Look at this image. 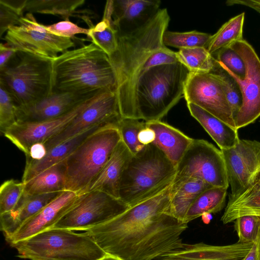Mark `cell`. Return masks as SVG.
<instances>
[{
	"instance_id": "cell-1",
	"label": "cell",
	"mask_w": 260,
	"mask_h": 260,
	"mask_svg": "<svg viewBox=\"0 0 260 260\" xmlns=\"http://www.w3.org/2000/svg\"><path fill=\"white\" fill-rule=\"evenodd\" d=\"M170 186L84 232L106 253L121 260H154L180 247L188 225L169 212Z\"/></svg>"
},
{
	"instance_id": "cell-2",
	"label": "cell",
	"mask_w": 260,
	"mask_h": 260,
	"mask_svg": "<svg viewBox=\"0 0 260 260\" xmlns=\"http://www.w3.org/2000/svg\"><path fill=\"white\" fill-rule=\"evenodd\" d=\"M170 20L167 9H160L145 24L133 31L118 34V47L109 56L116 78V92L123 118L138 119V81L147 71L153 53L165 46L163 36Z\"/></svg>"
},
{
	"instance_id": "cell-3",
	"label": "cell",
	"mask_w": 260,
	"mask_h": 260,
	"mask_svg": "<svg viewBox=\"0 0 260 260\" xmlns=\"http://www.w3.org/2000/svg\"><path fill=\"white\" fill-rule=\"evenodd\" d=\"M116 88L109 56L92 43L67 50L52 60V92L90 95Z\"/></svg>"
},
{
	"instance_id": "cell-4",
	"label": "cell",
	"mask_w": 260,
	"mask_h": 260,
	"mask_svg": "<svg viewBox=\"0 0 260 260\" xmlns=\"http://www.w3.org/2000/svg\"><path fill=\"white\" fill-rule=\"evenodd\" d=\"M176 166L154 144L132 155L122 173L119 199L129 207L150 199L172 184Z\"/></svg>"
},
{
	"instance_id": "cell-5",
	"label": "cell",
	"mask_w": 260,
	"mask_h": 260,
	"mask_svg": "<svg viewBox=\"0 0 260 260\" xmlns=\"http://www.w3.org/2000/svg\"><path fill=\"white\" fill-rule=\"evenodd\" d=\"M179 62L153 67L140 77L137 85L138 119L160 120L184 97L189 73Z\"/></svg>"
},
{
	"instance_id": "cell-6",
	"label": "cell",
	"mask_w": 260,
	"mask_h": 260,
	"mask_svg": "<svg viewBox=\"0 0 260 260\" xmlns=\"http://www.w3.org/2000/svg\"><path fill=\"white\" fill-rule=\"evenodd\" d=\"M30 260H98L106 253L86 233L52 228L11 245Z\"/></svg>"
},
{
	"instance_id": "cell-7",
	"label": "cell",
	"mask_w": 260,
	"mask_h": 260,
	"mask_svg": "<svg viewBox=\"0 0 260 260\" xmlns=\"http://www.w3.org/2000/svg\"><path fill=\"white\" fill-rule=\"evenodd\" d=\"M0 85L19 107L34 104L52 93V60L18 51L0 69Z\"/></svg>"
},
{
	"instance_id": "cell-8",
	"label": "cell",
	"mask_w": 260,
	"mask_h": 260,
	"mask_svg": "<svg viewBox=\"0 0 260 260\" xmlns=\"http://www.w3.org/2000/svg\"><path fill=\"white\" fill-rule=\"evenodd\" d=\"M121 138L118 128H102L89 136L66 159V190L86 192L110 158Z\"/></svg>"
},
{
	"instance_id": "cell-9",
	"label": "cell",
	"mask_w": 260,
	"mask_h": 260,
	"mask_svg": "<svg viewBox=\"0 0 260 260\" xmlns=\"http://www.w3.org/2000/svg\"><path fill=\"white\" fill-rule=\"evenodd\" d=\"M3 39L17 52L50 60L75 46L72 39L51 33L30 13H26L18 25L10 27Z\"/></svg>"
},
{
	"instance_id": "cell-10",
	"label": "cell",
	"mask_w": 260,
	"mask_h": 260,
	"mask_svg": "<svg viewBox=\"0 0 260 260\" xmlns=\"http://www.w3.org/2000/svg\"><path fill=\"white\" fill-rule=\"evenodd\" d=\"M129 207L106 192L88 191L78 194L73 207L52 228L85 231L117 216Z\"/></svg>"
},
{
	"instance_id": "cell-11",
	"label": "cell",
	"mask_w": 260,
	"mask_h": 260,
	"mask_svg": "<svg viewBox=\"0 0 260 260\" xmlns=\"http://www.w3.org/2000/svg\"><path fill=\"white\" fill-rule=\"evenodd\" d=\"M176 177L195 178L212 187L229 186L221 150L203 139H193L176 166Z\"/></svg>"
},
{
	"instance_id": "cell-12",
	"label": "cell",
	"mask_w": 260,
	"mask_h": 260,
	"mask_svg": "<svg viewBox=\"0 0 260 260\" xmlns=\"http://www.w3.org/2000/svg\"><path fill=\"white\" fill-rule=\"evenodd\" d=\"M229 47L238 53L244 61L245 73L243 78L239 77L215 60L234 79L240 88L242 103L235 119L238 129L254 122L260 116V59L252 46L244 39L233 43Z\"/></svg>"
},
{
	"instance_id": "cell-13",
	"label": "cell",
	"mask_w": 260,
	"mask_h": 260,
	"mask_svg": "<svg viewBox=\"0 0 260 260\" xmlns=\"http://www.w3.org/2000/svg\"><path fill=\"white\" fill-rule=\"evenodd\" d=\"M122 118L116 89L105 90L61 131L44 144L48 151L54 146L96 125L104 124L117 128Z\"/></svg>"
},
{
	"instance_id": "cell-14",
	"label": "cell",
	"mask_w": 260,
	"mask_h": 260,
	"mask_svg": "<svg viewBox=\"0 0 260 260\" xmlns=\"http://www.w3.org/2000/svg\"><path fill=\"white\" fill-rule=\"evenodd\" d=\"M184 98L186 103L197 105L237 129L221 84L213 72H190L185 85Z\"/></svg>"
},
{
	"instance_id": "cell-15",
	"label": "cell",
	"mask_w": 260,
	"mask_h": 260,
	"mask_svg": "<svg viewBox=\"0 0 260 260\" xmlns=\"http://www.w3.org/2000/svg\"><path fill=\"white\" fill-rule=\"evenodd\" d=\"M103 91L89 98L60 117L38 122H17L3 135L26 155L32 145L37 143H44L61 131Z\"/></svg>"
},
{
	"instance_id": "cell-16",
	"label": "cell",
	"mask_w": 260,
	"mask_h": 260,
	"mask_svg": "<svg viewBox=\"0 0 260 260\" xmlns=\"http://www.w3.org/2000/svg\"><path fill=\"white\" fill-rule=\"evenodd\" d=\"M221 151L231 186L230 193L236 194L260 175V142L240 139L234 147Z\"/></svg>"
},
{
	"instance_id": "cell-17",
	"label": "cell",
	"mask_w": 260,
	"mask_h": 260,
	"mask_svg": "<svg viewBox=\"0 0 260 260\" xmlns=\"http://www.w3.org/2000/svg\"><path fill=\"white\" fill-rule=\"evenodd\" d=\"M78 194L64 190L37 214L26 220L11 235L6 237L10 245L52 229L73 207Z\"/></svg>"
},
{
	"instance_id": "cell-18",
	"label": "cell",
	"mask_w": 260,
	"mask_h": 260,
	"mask_svg": "<svg viewBox=\"0 0 260 260\" xmlns=\"http://www.w3.org/2000/svg\"><path fill=\"white\" fill-rule=\"evenodd\" d=\"M100 92L90 95L52 92L34 104L19 107L17 122H38L57 118L69 112L85 100Z\"/></svg>"
},
{
	"instance_id": "cell-19",
	"label": "cell",
	"mask_w": 260,
	"mask_h": 260,
	"mask_svg": "<svg viewBox=\"0 0 260 260\" xmlns=\"http://www.w3.org/2000/svg\"><path fill=\"white\" fill-rule=\"evenodd\" d=\"M254 243L212 245L200 242L182 245L154 260H243Z\"/></svg>"
},
{
	"instance_id": "cell-20",
	"label": "cell",
	"mask_w": 260,
	"mask_h": 260,
	"mask_svg": "<svg viewBox=\"0 0 260 260\" xmlns=\"http://www.w3.org/2000/svg\"><path fill=\"white\" fill-rule=\"evenodd\" d=\"M158 0H113L112 20L119 34L138 29L159 10Z\"/></svg>"
},
{
	"instance_id": "cell-21",
	"label": "cell",
	"mask_w": 260,
	"mask_h": 260,
	"mask_svg": "<svg viewBox=\"0 0 260 260\" xmlns=\"http://www.w3.org/2000/svg\"><path fill=\"white\" fill-rule=\"evenodd\" d=\"M110 126L104 124L96 125L54 146L40 160H26L22 182H27L45 170L65 160L91 135L102 128Z\"/></svg>"
},
{
	"instance_id": "cell-22",
	"label": "cell",
	"mask_w": 260,
	"mask_h": 260,
	"mask_svg": "<svg viewBox=\"0 0 260 260\" xmlns=\"http://www.w3.org/2000/svg\"><path fill=\"white\" fill-rule=\"evenodd\" d=\"M62 192L35 195L23 192L13 209L0 215L1 230L5 238L13 234L26 220L37 214Z\"/></svg>"
},
{
	"instance_id": "cell-23",
	"label": "cell",
	"mask_w": 260,
	"mask_h": 260,
	"mask_svg": "<svg viewBox=\"0 0 260 260\" xmlns=\"http://www.w3.org/2000/svg\"><path fill=\"white\" fill-rule=\"evenodd\" d=\"M132 154L121 140L110 158L90 185L88 191L99 190L119 199L121 177Z\"/></svg>"
},
{
	"instance_id": "cell-24",
	"label": "cell",
	"mask_w": 260,
	"mask_h": 260,
	"mask_svg": "<svg viewBox=\"0 0 260 260\" xmlns=\"http://www.w3.org/2000/svg\"><path fill=\"white\" fill-rule=\"evenodd\" d=\"M212 187L197 178L175 176L170 186L169 212L183 222L188 209L197 197Z\"/></svg>"
},
{
	"instance_id": "cell-25",
	"label": "cell",
	"mask_w": 260,
	"mask_h": 260,
	"mask_svg": "<svg viewBox=\"0 0 260 260\" xmlns=\"http://www.w3.org/2000/svg\"><path fill=\"white\" fill-rule=\"evenodd\" d=\"M146 123L155 133L153 143L176 167L193 139L160 120L146 122Z\"/></svg>"
},
{
	"instance_id": "cell-26",
	"label": "cell",
	"mask_w": 260,
	"mask_h": 260,
	"mask_svg": "<svg viewBox=\"0 0 260 260\" xmlns=\"http://www.w3.org/2000/svg\"><path fill=\"white\" fill-rule=\"evenodd\" d=\"M260 217V175L236 194H229V201L221 221L225 224L243 216Z\"/></svg>"
},
{
	"instance_id": "cell-27",
	"label": "cell",
	"mask_w": 260,
	"mask_h": 260,
	"mask_svg": "<svg viewBox=\"0 0 260 260\" xmlns=\"http://www.w3.org/2000/svg\"><path fill=\"white\" fill-rule=\"evenodd\" d=\"M187 106L191 115L202 126L220 150L232 148L238 143L240 138L237 129L193 103H187Z\"/></svg>"
},
{
	"instance_id": "cell-28",
	"label": "cell",
	"mask_w": 260,
	"mask_h": 260,
	"mask_svg": "<svg viewBox=\"0 0 260 260\" xmlns=\"http://www.w3.org/2000/svg\"><path fill=\"white\" fill-rule=\"evenodd\" d=\"M67 170L66 159L45 170L24 184L23 193L35 195L66 190Z\"/></svg>"
},
{
	"instance_id": "cell-29",
	"label": "cell",
	"mask_w": 260,
	"mask_h": 260,
	"mask_svg": "<svg viewBox=\"0 0 260 260\" xmlns=\"http://www.w3.org/2000/svg\"><path fill=\"white\" fill-rule=\"evenodd\" d=\"M113 0L106 2L102 19L94 25L89 26L87 37L91 43L102 49L109 56L118 47V32L112 20Z\"/></svg>"
},
{
	"instance_id": "cell-30",
	"label": "cell",
	"mask_w": 260,
	"mask_h": 260,
	"mask_svg": "<svg viewBox=\"0 0 260 260\" xmlns=\"http://www.w3.org/2000/svg\"><path fill=\"white\" fill-rule=\"evenodd\" d=\"M227 189L212 187L202 192L188 209L183 222H189L205 214L217 213L223 208Z\"/></svg>"
},
{
	"instance_id": "cell-31",
	"label": "cell",
	"mask_w": 260,
	"mask_h": 260,
	"mask_svg": "<svg viewBox=\"0 0 260 260\" xmlns=\"http://www.w3.org/2000/svg\"><path fill=\"white\" fill-rule=\"evenodd\" d=\"M244 13L234 16L211 36L205 48L212 55L223 48L229 47L233 43L244 39Z\"/></svg>"
},
{
	"instance_id": "cell-32",
	"label": "cell",
	"mask_w": 260,
	"mask_h": 260,
	"mask_svg": "<svg viewBox=\"0 0 260 260\" xmlns=\"http://www.w3.org/2000/svg\"><path fill=\"white\" fill-rule=\"evenodd\" d=\"M84 0H27L25 11L30 13L49 14L69 20L76 10L83 5Z\"/></svg>"
},
{
	"instance_id": "cell-33",
	"label": "cell",
	"mask_w": 260,
	"mask_h": 260,
	"mask_svg": "<svg viewBox=\"0 0 260 260\" xmlns=\"http://www.w3.org/2000/svg\"><path fill=\"white\" fill-rule=\"evenodd\" d=\"M176 53L178 61L190 73H210L215 67L213 56L205 47L179 49Z\"/></svg>"
},
{
	"instance_id": "cell-34",
	"label": "cell",
	"mask_w": 260,
	"mask_h": 260,
	"mask_svg": "<svg viewBox=\"0 0 260 260\" xmlns=\"http://www.w3.org/2000/svg\"><path fill=\"white\" fill-rule=\"evenodd\" d=\"M212 35L196 30L186 32L166 31L163 36L164 45L179 49L206 47Z\"/></svg>"
},
{
	"instance_id": "cell-35",
	"label": "cell",
	"mask_w": 260,
	"mask_h": 260,
	"mask_svg": "<svg viewBox=\"0 0 260 260\" xmlns=\"http://www.w3.org/2000/svg\"><path fill=\"white\" fill-rule=\"evenodd\" d=\"M211 72L214 73L221 84L233 117L235 119L242 103V94L238 84L234 79L226 71L221 68L216 61L215 67Z\"/></svg>"
},
{
	"instance_id": "cell-36",
	"label": "cell",
	"mask_w": 260,
	"mask_h": 260,
	"mask_svg": "<svg viewBox=\"0 0 260 260\" xmlns=\"http://www.w3.org/2000/svg\"><path fill=\"white\" fill-rule=\"evenodd\" d=\"M27 0H0V38L24 16Z\"/></svg>"
},
{
	"instance_id": "cell-37",
	"label": "cell",
	"mask_w": 260,
	"mask_h": 260,
	"mask_svg": "<svg viewBox=\"0 0 260 260\" xmlns=\"http://www.w3.org/2000/svg\"><path fill=\"white\" fill-rule=\"evenodd\" d=\"M145 126V121L131 118H123L117 126L121 141L132 155L136 154L145 146L140 143L138 139L140 132Z\"/></svg>"
},
{
	"instance_id": "cell-38",
	"label": "cell",
	"mask_w": 260,
	"mask_h": 260,
	"mask_svg": "<svg viewBox=\"0 0 260 260\" xmlns=\"http://www.w3.org/2000/svg\"><path fill=\"white\" fill-rule=\"evenodd\" d=\"M19 107L10 92L0 85V131L2 134L17 122Z\"/></svg>"
},
{
	"instance_id": "cell-39",
	"label": "cell",
	"mask_w": 260,
	"mask_h": 260,
	"mask_svg": "<svg viewBox=\"0 0 260 260\" xmlns=\"http://www.w3.org/2000/svg\"><path fill=\"white\" fill-rule=\"evenodd\" d=\"M24 184L13 179L5 181L0 187V215L11 211L21 198Z\"/></svg>"
},
{
	"instance_id": "cell-40",
	"label": "cell",
	"mask_w": 260,
	"mask_h": 260,
	"mask_svg": "<svg viewBox=\"0 0 260 260\" xmlns=\"http://www.w3.org/2000/svg\"><path fill=\"white\" fill-rule=\"evenodd\" d=\"M260 217L248 215L238 217L234 221V229L240 243H254L258 228Z\"/></svg>"
},
{
	"instance_id": "cell-41",
	"label": "cell",
	"mask_w": 260,
	"mask_h": 260,
	"mask_svg": "<svg viewBox=\"0 0 260 260\" xmlns=\"http://www.w3.org/2000/svg\"><path fill=\"white\" fill-rule=\"evenodd\" d=\"M215 60L223 64L233 73L242 78L245 73L244 61L241 56L230 47L223 48L212 55Z\"/></svg>"
},
{
	"instance_id": "cell-42",
	"label": "cell",
	"mask_w": 260,
	"mask_h": 260,
	"mask_svg": "<svg viewBox=\"0 0 260 260\" xmlns=\"http://www.w3.org/2000/svg\"><path fill=\"white\" fill-rule=\"evenodd\" d=\"M45 26L48 31L54 35L71 39L77 34L87 36L89 32V28L80 27L69 20L61 21Z\"/></svg>"
},
{
	"instance_id": "cell-43",
	"label": "cell",
	"mask_w": 260,
	"mask_h": 260,
	"mask_svg": "<svg viewBox=\"0 0 260 260\" xmlns=\"http://www.w3.org/2000/svg\"><path fill=\"white\" fill-rule=\"evenodd\" d=\"M47 153L46 147L43 143H37L32 145L26 155V160H40L43 158Z\"/></svg>"
},
{
	"instance_id": "cell-44",
	"label": "cell",
	"mask_w": 260,
	"mask_h": 260,
	"mask_svg": "<svg viewBox=\"0 0 260 260\" xmlns=\"http://www.w3.org/2000/svg\"><path fill=\"white\" fill-rule=\"evenodd\" d=\"M17 51L6 43L0 44V69L3 68L13 57Z\"/></svg>"
},
{
	"instance_id": "cell-45",
	"label": "cell",
	"mask_w": 260,
	"mask_h": 260,
	"mask_svg": "<svg viewBox=\"0 0 260 260\" xmlns=\"http://www.w3.org/2000/svg\"><path fill=\"white\" fill-rule=\"evenodd\" d=\"M155 138L154 132L146 125L141 130L139 134L138 139L140 143L144 146L152 143Z\"/></svg>"
},
{
	"instance_id": "cell-46",
	"label": "cell",
	"mask_w": 260,
	"mask_h": 260,
	"mask_svg": "<svg viewBox=\"0 0 260 260\" xmlns=\"http://www.w3.org/2000/svg\"><path fill=\"white\" fill-rule=\"evenodd\" d=\"M225 3L227 6H244L260 13V0H228Z\"/></svg>"
},
{
	"instance_id": "cell-47",
	"label": "cell",
	"mask_w": 260,
	"mask_h": 260,
	"mask_svg": "<svg viewBox=\"0 0 260 260\" xmlns=\"http://www.w3.org/2000/svg\"><path fill=\"white\" fill-rule=\"evenodd\" d=\"M254 243L256 249L257 260H260V225Z\"/></svg>"
},
{
	"instance_id": "cell-48",
	"label": "cell",
	"mask_w": 260,
	"mask_h": 260,
	"mask_svg": "<svg viewBox=\"0 0 260 260\" xmlns=\"http://www.w3.org/2000/svg\"><path fill=\"white\" fill-rule=\"evenodd\" d=\"M243 260H257L256 249L254 243Z\"/></svg>"
},
{
	"instance_id": "cell-49",
	"label": "cell",
	"mask_w": 260,
	"mask_h": 260,
	"mask_svg": "<svg viewBox=\"0 0 260 260\" xmlns=\"http://www.w3.org/2000/svg\"><path fill=\"white\" fill-rule=\"evenodd\" d=\"M98 260H121L118 257L106 253L104 256Z\"/></svg>"
},
{
	"instance_id": "cell-50",
	"label": "cell",
	"mask_w": 260,
	"mask_h": 260,
	"mask_svg": "<svg viewBox=\"0 0 260 260\" xmlns=\"http://www.w3.org/2000/svg\"><path fill=\"white\" fill-rule=\"evenodd\" d=\"M202 219L204 223H208L211 219V214H205L202 216Z\"/></svg>"
},
{
	"instance_id": "cell-51",
	"label": "cell",
	"mask_w": 260,
	"mask_h": 260,
	"mask_svg": "<svg viewBox=\"0 0 260 260\" xmlns=\"http://www.w3.org/2000/svg\"><path fill=\"white\" fill-rule=\"evenodd\" d=\"M259 122H260V121H259Z\"/></svg>"
}]
</instances>
